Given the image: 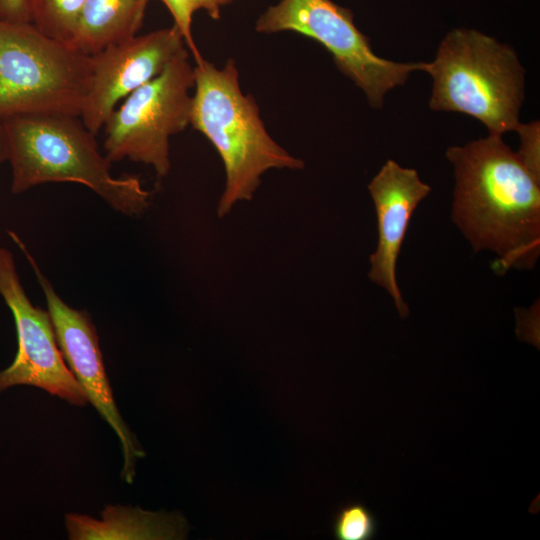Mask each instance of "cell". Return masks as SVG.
<instances>
[{
    "label": "cell",
    "mask_w": 540,
    "mask_h": 540,
    "mask_svg": "<svg viewBox=\"0 0 540 540\" xmlns=\"http://www.w3.org/2000/svg\"><path fill=\"white\" fill-rule=\"evenodd\" d=\"M0 19L16 23L30 22L28 0H0Z\"/></svg>",
    "instance_id": "18"
},
{
    "label": "cell",
    "mask_w": 540,
    "mask_h": 540,
    "mask_svg": "<svg viewBox=\"0 0 540 540\" xmlns=\"http://www.w3.org/2000/svg\"><path fill=\"white\" fill-rule=\"evenodd\" d=\"M86 0H28L30 23L45 36L69 44Z\"/></svg>",
    "instance_id": "14"
},
{
    "label": "cell",
    "mask_w": 540,
    "mask_h": 540,
    "mask_svg": "<svg viewBox=\"0 0 540 540\" xmlns=\"http://www.w3.org/2000/svg\"><path fill=\"white\" fill-rule=\"evenodd\" d=\"M377 529L375 515L361 502L341 506L332 523L333 535L338 540H370Z\"/></svg>",
    "instance_id": "15"
},
{
    "label": "cell",
    "mask_w": 540,
    "mask_h": 540,
    "mask_svg": "<svg viewBox=\"0 0 540 540\" xmlns=\"http://www.w3.org/2000/svg\"><path fill=\"white\" fill-rule=\"evenodd\" d=\"M193 87L194 69L184 49L109 115L103 126L106 158L143 163L165 177L171 167L170 138L190 125Z\"/></svg>",
    "instance_id": "6"
},
{
    "label": "cell",
    "mask_w": 540,
    "mask_h": 540,
    "mask_svg": "<svg viewBox=\"0 0 540 540\" xmlns=\"http://www.w3.org/2000/svg\"><path fill=\"white\" fill-rule=\"evenodd\" d=\"M374 203L378 242L370 256L368 276L372 282L385 289L393 299L402 318L409 315V308L402 298L396 281V263L409 222L418 204L430 193L418 172L387 160L368 185Z\"/></svg>",
    "instance_id": "11"
},
{
    "label": "cell",
    "mask_w": 540,
    "mask_h": 540,
    "mask_svg": "<svg viewBox=\"0 0 540 540\" xmlns=\"http://www.w3.org/2000/svg\"><path fill=\"white\" fill-rule=\"evenodd\" d=\"M8 160V145L2 120L0 119V164Z\"/></svg>",
    "instance_id": "20"
},
{
    "label": "cell",
    "mask_w": 540,
    "mask_h": 540,
    "mask_svg": "<svg viewBox=\"0 0 540 540\" xmlns=\"http://www.w3.org/2000/svg\"><path fill=\"white\" fill-rule=\"evenodd\" d=\"M421 71L432 77V110L467 114L500 136L520 124L525 70L510 46L477 30L457 28Z\"/></svg>",
    "instance_id": "4"
},
{
    "label": "cell",
    "mask_w": 540,
    "mask_h": 540,
    "mask_svg": "<svg viewBox=\"0 0 540 540\" xmlns=\"http://www.w3.org/2000/svg\"><path fill=\"white\" fill-rule=\"evenodd\" d=\"M186 43L173 24L109 46L92 55V73L80 118L94 135L132 92L158 76Z\"/></svg>",
    "instance_id": "10"
},
{
    "label": "cell",
    "mask_w": 540,
    "mask_h": 540,
    "mask_svg": "<svg viewBox=\"0 0 540 540\" xmlns=\"http://www.w3.org/2000/svg\"><path fill=\"white\" fill-rule=\"evenodd\" d=\"M194 60L190 125L211 142L223 162L226 181L217 205L223 218L237 203L253 198L268 170H298L304 162L269 135L255 99L241 89L233 59L222 68L202 55Z\"/></svg>",
    "instance_id": "2"
},
{
    "label": "cell",
    "mask_w": 540,
    "mask_h": 540,
    "mask_svg": "<svg viewBox=\"0 0 540 540\" xmlns=\"http://www.w3.org/2000/svg\"><path fill=\"white\" fill-rule=\"evenodd\" d=\"M255 30L292 31L317 41L373 108H381L388 91L422 69L423 62L399 63L376 55L368 37L356 27L352 11L332 0H280L259 16Z\"/></svg>",
    "instance_id": "7"
},
{
    "label": "cell",
    "mask_w": 540,
    "mask_h": 540,
    "mask_svg": "<svg viewBox=\"0 0 540 540\" xmlns=\"http://www.w3.org/2000/svg\"><path fill=\"white\" fill-rule=\"evenodd\" d=\"M520 147L516 152L524 165L540 179V126L538 121L519 124L516 130Z\"/></svg>",
    "instance_id": "16"
},
{
    "label": "cell",
    "mask_w": 540,
    "mask_h": 540,
    "mask_svg": "<svg viewBox=\"0 0 540 540\" xmlns=\"http://www.w3.org/2000/svg\"><path fill=\"white\" fill-rule=\"evenodd\" d=\"M12 167L11 191L20 194L49 182H73L94 191L113 209L143 214L151 193L134 176L115 177L111 162L80 116L62 113L14 115L2 119Z\"/></svg>",
    "instance_id": "3"
},
{
    "label": "cell",
    "mask_w": 540,
    "mask_h": 540,
    "mask_svg": "<svg viewBox=\"0 0 540 540\" xmlns=\"http://www.w3.org/2000/svg\"><path fill=\"white\" fill-rule=\"evenodd\" d=\"M234 0H219L220 7L226 6L230 3H232Z\"/></svg>",
    "instance_id": "21"
},
{
    "label": "cell",
    "mask_w": 540,
    "mask_h": 540,
    "mask_svg": "<svg viewBox=\"0 0 540 540\" xmlns=\"http://www.w3.org/2000/svg\"><path fill=\"white\" fill-rule=\"evenodd\" d=\"M149 0H86L69 43L92 56L127 41L141 28Z\"/></svg>",
    "instance_id": "13"
},
{
    "label": "cell",
    "mask_w": 540,
    "mask_h": 540,
    "mask_svg": "<svg viewBox=\"0 0 540 540\" xmlns=\"http://www.w3.org/2000/svg\"><path fill=\"white\" fill-rule=\"evenodd\" d=\"M9 234L25 254L43 290L57 343L67 366L82 387L88 402L110 425L120 441L123 454L121 477L126 483L132 484L136 462L144 457L145 452L115 403L91 317L86 311L72 308L61 299L24 243L14 233Z\"/></svg>",
    "instance_id": "9"
},
{
    "label": "cell",
    "mask_w": 540,
    "mask_h": 540,
    "mask_svg": "<svg viewBox=\"0 0 540 540\" xmlns=\"http://www.w3.org/2000/svg\"><path fill=\"white\" fill-rule=\"evenodd\" d=\"M70 540H181L189 525L177 512H152L136 506L107 504L100 519L78 513L65 515Z\"/></svg>",
    "instance_id": "12"
},
{
    "label": "cell",
    "mask_w": 540,
    "mask_h": 540,
    "mask_svg": "<svg viewBox=\"0 0 540 540\" xmlns=\"http://www.w3.org/2000/svg\"><path fill=\"white\" fill-rule=\"evenodd\" d=\"M169 10L174 25L181 32L193 58L201 56L192 35V18L195 13L191 0H160Z\"/></svg>",
    "instance_id": "17"
},
{
    "label": "cell",
    "mask_w": 540,
    "mask_h": 540,
    "mask_svg": "<svg viewBox=\"0 0 540 540\" xmlns=\"http://www.w3.org/2000/svg\"><path fill=\"white\" fill-rule=\"evenodd\" d=\"M194 12L204 10L212 19L220 18L221 7L219 0H191Z\"/></svg>",
    "instance_id": "19"
},
{
    "label": "cell",
    "mask_w": 540,
    "mask_h": 540,
    "mask_svg": "<svg viewBox=\"0 0 540 540\" xmlns=\"http://www.w3.org/2000/svg\"><path fill=\"white\" fill-rule=\"evenodd\" d=\"M0 295L15 322L18 349L12 364L0 371V392L19 385L34 386L75 405L88 403L57 343L48 310L27 297L12 253L0 247Z\"/></svg>",
    "instance_id": "8"
},
{
    "label": "cell",
    "mask_w": 540,
    "mask_h": 540,
    "mask_svg": "<svg viewBox=\"0 0 540 540\" xmlns=\"http://www.w3.org/2000/svg\"><path fill=\"white\" fill-rule=\"evenodd\" d=\"M455 175L452 218L475 252L498 255L496 270L532 269L540 254V179L489 134L446 151Z\"/></svg>",
    "instance_id": "1"
},
{
    "label": "cell",
    "mask_w": 540,
    "mask_h": 540,
    "mask_svg": "<svg viewBox=\"0 0 540 540\" xmlns=\"http://www.w3.org/2000/svg\"><path fill=\"white\" fill-rule=\"evenodd\" d=\"M91 73V56L30 22L0 19L1 120L36 113L80 116Z\"/></svg>",
    "instance_id": "5"
}]
</instances>
